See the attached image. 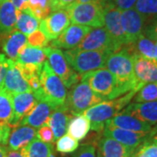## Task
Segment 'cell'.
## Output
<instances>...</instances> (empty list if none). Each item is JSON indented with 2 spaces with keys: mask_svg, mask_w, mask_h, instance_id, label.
Segmentation results:
<instances>
[{
  "mask_svg": "<svg viewBox=\"0 0 157 157\" xmlns=\"http://www.w3.org/2000/svg\"><path fill=\"white\" fill-rule=\"evenodd\" d=\"M106 67L115 78L118 97L132 90H140L134 72L133 56L127 48L112 52L107 58Z\"/></svg>",
  "mask_w": 157,
  "mask_h": 157,
  "instance_id": "6da1fadb",
  "label": "cell"
},
{
  "mask_svg": "<svg viewBox=\"0 0 157 157\" xmlns=\"http://www.w3.org/2000/svg\"><path fill=\"white\" fill-rule=\"evenodd\" d=\"M137 92V90H132L115 99L101 101L85 110L81 114L89 120L91 128L97 133H101L103 131L107 121L127 107L134 99Z\"/></svg>",
  "mask_w": 157,
  "mask_h": 157,
  "instance_id": "7a4b0ae2",
  "label": "cell"
},
{
  "mask_svg": "<svg viewBox=\"0 0 157 157\" xmlns=\"http://www.w3.org/2000/svg\"><path fill=\"white\" fill-rule=\"evenodd\" d=\"M67 61L73 70L82 75L104 67L111 52L107 51H83L73 48L63 52Z\"/></svg>",
  "mask_w": 157,
  "mask_h": 157,
  "instance_id": "3957f363",
  "label": "cell"
},
{
  "mask_svg": "<svg viewBox=\"0 0 157 157\" xmlns=\"http://www.w3.org/2000/svg\"><path fill=\"white\" fill-rule=\"evenodd\" d=\"M101 101L104 100L93 91L88 83L80 80L79 83L73 85L67 94L64 106L73 116H76Z\"/></svg>",
  "mask_w": 157,
  "mask_h": 157,
  "instance_id": "277c9868",
  "label": "cell"
},
{
  "mask_svg": "<svg viewBox=\"0 0 157 157\" xmlns=\"http://www.w3.org/2000/svg\"><path fill=\"white\" fill-rule=\"evenodd\" d=\"M40 84L43 93L41 100L50 102L55 107H60L65 104L67 94V87L60 78L52 71L46 60L44 62L40 73Z\"/></svg>",
  "mask_w": 157,
  "mask_h": 157,
  "instance_id": "5b68a950",
  "label": "cell"
},
{
  "mask_svg": "<svg viewBox=\"0 0 157 157\" xmlns=\"http://www.w3.org/2000/svg\"><path fill=\"white\" fill-rule=\"evenodd\" d=\"M67 11L73 24L93 28L104 26V8L99 2L75 3Z\"/></svg>",
  "mask_w": 157,
  "mask_h": 157,
  "instance_id": "8992f818",
  "label": "cell"
},
{
  "mask_svg": "<svg viewBox=\"0 0 157 157\" xmlns=\"http://www.w3.org/2000/svg\"><path fill=\"white\" fill-rule=\"evenodd\" d=\"M80 80L87 82L93 91L104 101L118 98L116 81L107 68H100L82 74Z\"/></svg>",
  "mask_w": 157,
  "mask_h": 157,
  "instance_id": "52a82bcc",
  "label": "cell"
},
{
  "mask_svg": "<svg viewBox=\"0 0 157 157\" xmlns=\"http://www.w3.org/2000/svg\"><path fill=\"white\" fill-rule=\"evenodd\" d=\"M44 51L51 68L60 78L66 87L71 88L73 85L78 83L81 75L70 67L60 49L46 46L44 48Z\"/></svg>",
  "mask_w": 157,
  "mask_h": 157,
  "instance_id": "ba28073f",
  "label": "cell"
},
{
  "mask_svg": "<svg viewBox=\"0 0 157 157\" xmlns=\"http://www.w3.org/2000/svg\"><path fill=\"white\" fill-rule=\"evenodd\" d=\"M104 25L113 39L117 50L127 45L121 25V11L114 5L113 0H108L104 5Z\"/></svg>",
  "mask_w": 157,
  "mask_h": 157,
  "instance_id": "9c48e42d",
  "label": "cell"
},
{
  "mask_svg": "<svg viewBox=\"0 0 157 157\" xmlns=\"http://www.w3.org/2000/svg\"><path fill=\"white\" fill-rule=\"evenodd\" d=\"M75 48L83 51H107L111 53L118 51L105 27L92 29Z\"/></svg>",
  "mask_w": 157,
  "mask_h": 157,
  "instance_id": "30bf717a",
  "label": "cell"
},
{
  "mask_svg": "<svg viewBox=\"0 0 157 157\" xmlns=\"http://www.w3.org/2000/svg\"><path fill=\"white\" fill-rule=\"evenodd\" d=\"M70 17L67 10L52 11L47 17L40 20L39 30L49 40L57 39L70 25Z\"/></svg>",
  "mask_w": 157,
  "mask_h": 157,
  "instance_id": "8fae6325",
  "label": "cell"
},
{
  "mask_svg": "<svg viewBox=\"0 0 157 157\" xmlns=\"http://www.w3.org/2000/svg\"><path fill=\"white\" fill-rule=\"evenodd\" d=\"M144 24V17L135 8L121 11V25L127 45L135 43L140 35L143 33Z\"/></svg>",
  "mask_w": 157,
  "mask_h": 157,
  "instance_id": "7c38bea8",
  "label": "cell"
},
{
  "mask_svg": "<svg viewBox=\"0 0 157 157\" xmlns=\"http://www.w3.org/2000/svg\"><path fill=\"white\" fill-rule=\"evenodd\" d=\"M12 97L13 116L9 125L11 128L17 127L20 121L26 117L38 103V99L33 92H25L17 94Z\"/></svg>",
  "mask_w": 157,
  "mask_h": 157,
  "instance_id": "4fadbf2b",
  "label": "cell"
},
{
  "mask_svg": "<svg viewBox=\"0 0 157 157\" xmlns=\"http://www.w3.org/2000/svg\"><path fill=\"white\" fill-rule=\"evenodd\" d=\"M92 30L89 26L73 24L69 25L57 39H53L50 46L58 49H73L83 40L86 34Z\"/></svg>",
  "mask_w": 157,
  "mask_h": 157,
  "instance_id": "5bb4252c",
  "label": "cell"
},
{
  "mask_svg": "<svg viewBox=\"0 0 157 157\" xmlns=\"http://www.w3.org/2000/svg\"><path fill=\"white\" fill-rule=\"evenodd\" d=\"M132 56L138 87L140 89L144 85L157 81V62L138 54H133Z\"/></svg>",
  "mask_w": 157,
  "mask_h": 157,
  "instance_id": "9a60e30c",
  "label": "cell"
},
{
  "mask_svg": "<svg viewBox=\"0 0 157 157\" xmlns=\"http://www.w3.org/2000/svg\"><path fill=\"white\" fill-rule=\"evenodd\" d=\"M103 135L112 138L130 149L135 150L141 143L146 140L147 134L135 133L110 125H105L103 129Z\"/></svg>",
  "mask_w": 157,
  "mask_h": 157,
  "instance_id": "2e32d148",
  "label": "cell"
},
{
  "mask_svg": "<svg viewBox=\"0 0 157 157\" xmlns=\"http://www.w3.org/2000/svg\"><path fill=\"white\" fill-rule=\"evenodd\" d=\"M11 95H15L25 92H33L26 79L24 78L15 61L10 59L3 88Z\"/></svg>",
  "mask_w": 157,
  "mask_h": 157,
  "instance_id": "e0dca14e",
  "label": "cell"
},
{
  "mask_svg": "<svg viewBox=\"0 0 157 157\" xmlns=\"http://www.w3.org/2000/svg\"><path fill=\"white\" fill-rule=\"evenodd\" d=\"M0 43L2 50L9 59L16 61L20 51L27 44V37L14 29L6 34L0 35Z\"/></svg>",
  "mask_w": 157,
  "mask_h": 157,
  "instance_id": "ac0fdd59",
  "label": "cell"
},
{
  "mask_svg": "<svg viewBox=\"0 0 157 157\" xmlns=\"http://www.w3.org/2000/svg\"><path fill=\"white\" fill-rule=\"evenodd\" d=\"M121 112L131 114L152 127L157 124V101L129 103Z\"/></svg>",
  "mask_w": 157,
  "mask_h": 157,
  "instance_id": "d6986e66",
  "label": "cell"
},
{
  "mask_svg": "<svg viewBox=\"0 0 157 157\" xmlns=\"http://www.w3.org/2000/svg\"><path fill=\"white\" fill-rule=\"evenodd\" d=\"M105 125H110L140 134H148L152 128V126L149 124L141 121L131 114L122 112H120L115 116L109 119Z\"/></svg>",
  "mask_w": 157,
  "mask_h": 157,
  "instance_id": "ffe728a7",
  "label": "cell"
},
{
  "mask_svg": "<svg viewBox=\"0 0 157 157\" xmlns=\"http://www.w3.org/2000/svg\"><path fill=\"white\" fill-rule=\"evenodd\" d=\"M55 108L57 107L52 105L48 101L44 100L39 101L33 109L26 117L23 119L18 126L27 125L36 129L39 128L43 125L46 124L51 113L53 112Z\"/></svg>",
  "mask_w": 157,
  "mask_h": 157,
  "instance_id": "44dd1931",
  "label": "cell"
},
{
  "mask_svg": "<svg viewBox=\"0 0 157 157\" xmlns=\"http://www.w3.org/2000/svg\"><path fill=\"white\" fill-rule=\"evenodd\" d=\"M73 114L69 112L64 105L58 107L51 113L46 124L49 126L53 133L54 140H57L59 137L66 134L70 120L73 118Z\"/></svg>",
  "mask_w": 157,
  "mask_h": 157,
  "instance_id": "7402d4cb",
  "label": "cell"
},
{
  "mask_svg": "<svg viewBox=\"0 0 157 157\" xmlns=\"http://www.w3.org/2000/svg\"><path fill=\"white\" fill-rule=\"evenodd\" d=\"M135 151L112 138L104 136L99 141L97 157H134Z\"/></svg>",
  "mask_w": 157,
  "mask_h": 157,
  "instance_id": "603a6c76",
  "label": "cell"
},
{
  "mask_svg": "<svg viewBox=\"0 0 157 157\" xmlns=\"http://www.w3.org/2000/svg\"><path fill=\"white\" fill-rule=\"evenodd\" d=\"M37 138V130L27 125L17 126L11 132L8 140L9 149L20 150Z\"/></svg>",
  "mask_w": 157,
  "mask_h": 157,
  "instance_id": "cb8c5ba5",
  "label": "cell"
},
{
  "mask_svg": "<svg viewBox=\"0 0 157 157\" xmlns=\"http://www.w3.org/2000/svg\"><path fill=\"white\" fill-rule=\"evenodd\" d=\"M17 9L11 0L0 3V35L16 29Z\"/></svg>",
  "mask_w": 157,
  "mask_h": 157,
  "instance_id": "d4e9b609",
  "label": "cell"
},
{
  "mask_svg": "<svg viewBox=\"0 0 157 157\" xmlns=\"http://www.w3.org/2000/svg\"><path fill=\"white\" fill-rule=\"evenodd\" d=\"M39 21L33 15L28 7L17 11V21H16V29L21 32L25 36H28L31 33L38 30L39 26Z\"/></svg>",
  "mask_w": 157,
  "mask_h": 157,
  "instance_id": "484cf974",
  "label": "cell"
},
{
  "mask_svg": "<svg viewBox=\"0 0 157 157\" xmlns=\"http://www.w3.org/2000/svg\"><path fill=\"white\" fill-rule=\"evenodd\" d=\"M46 59L44 49L31 46L28 44L20 51L16 63L22 65H36V66H43Z\"/></svg>",
  "mask_w": 157,
  "mask_h": 157,
  "instance_id": "4316f807",
  "label": "cell"
},
{
  "mask_svg": "<svg viewBox=\"0 0 157 157\" xmlns=\"http://www.w3.org/2000/svg\"><path fill=\"white\" fill-rule=\"evenodd\" d=\"M155 40H153L147 35L142 33L135 43L125 46V48H127L132 55L138 54L147 59H155Z\"/></svg>",
  "mask_w": 157,
  "mask_h": 157,
  "instance_id": "83f0119b",
  "label": "cell"
},
{
  "mask_svg": "<svg viewBox=\"0 0 157 157\" xmlns=\"http://www.w3.org/2000/svg\"><path fill=\"white\" fill-rule=\"evenodd\" d=\"M19 151L25 157H55L52 143L43 142L37 138Z\"/></svg>",
  "mask_w": 157,
  "mask_h": 157,
  "instance_id": "f1b7e54d",
  "label": "cell"
},
{
  "mask_svg": "<svg viewBox=\"0 0 157 157\" xmlns=\"http://www.w3.org/2000/svg\"><path fill=\"white\" fill-rule=\"evenodd\" d=\"M91 129L89 120L83 114H78L72 118L67 127V134L75 140H81L86 137Z\"/></svg>",
  "mask_w": 157,
  "mask_h": 157,
  "instance_id": "f546056e",
  "label": "cell"
},
{
  "mask_svg": "<svg viewBox=\"0 0 157 157\" xmlns=\"http://www.w3.org/2000/svg\"><path fill=\"white\" fill-rule=\"evenodd\" d=\"M12 116V97L4 89H0V125L10 123Z\"/></svg>",
  "mask_w": 157,
  "mask_h": 157,
  "instance_id": "4dcf8cb0",
  "label": "cell"
},
{
  "mask_svg": "<svg viewBox=\"0 0 157 157\" xmlns=\"http://www.w3.org/2000/svg\"><path fill=\"white\" fill-rule=\"evenodd\" d=\"M134 7L144 17L145 22L157 19V0H137Z\"/></svg>",
  "mask_w": 157,
  "mask_h": 157,
  "instance_id": "1f68e13d",
  "label": "cell"
},
{
  "mask_svg": "<svg viewBox=\"0 0 157 157\" xmlns=\"http://www.w3.org/2000/svg\"><path fill=\"white\" fill-rule=\"evenodd\" d=\"M135 102L157 101V81L144 85L134 97Z\"/></svg>",
  "mask_w": 157,
  "mask_h": 157,
  "instance_id": "d6a6232c",
  "label": "cell"
},
{
  "mask_svg": "<svg viewBox=\"0 0 157 157\" xmlns=\"http://www.w3.org/2000/svg\"><path fill=\"white\" fill-rule=\"evenodd\" d=\"M78 147V140H75L71 135H62L56 140V150L62 154H70Z\"/></svg>",
  "mask_w": 157,
  "mask_h": 157,
  "instance_id": "836d02e7",
  "label": "cell"
},
{
  "mask_svg": "<svg viewBox=\"0 0 157 157\" xmlns=\"http://www.w3.org/2000/svg\"><path fill=\"white\" fill-rule=\"evenodd\" d=\"M134 157H157V144L146 139L135 149Z\"/></svg>",
  "mask_w": 157,
  "mask_h": 157,
  "instance_id": "e575fe53",
  "label": "cell"
},
{
  "mask_svg": "<svg viewBox=\"0 0 157 157\" xmlns=\"http://www.w3.org/2000/svg\"><path fill=\"white\" fill-rule=\"evenodd\" d=\"M49 39L46 38L44 33H42L40 30H36L34 33L28 35L27 38V44L33 47H38L44 49L45 47L48 46Z\"/></svg>",
  "mask_w": 157,
  "mask_h": 157,
  "instance_id": "d590c367",
  "label": "cell"
},
{
  "mask_svg": "<svg viewBox=\"0 0 157 157\" xmlns=\"http://www.w3.org/2000/svg\"><path fill=\"white\" fill-rule=\"evenodd\" d=\"M37 139L46 143H52L53 141H55L53 133L47 124L43 125L37 130Z\"/></svg>",
  "mask_w": 157,
  "mask_h": 157,
  "instance_id": "8d00e7d4",
  "label": "cell"
},
{
  "mask_svg": "<svg viewBox=\"0 0 157 157\" xmlns=\"http://www.w3.org/2000/svg\"><path fill=\"white\" fill-rule=\"evenodd\" d=\"M74 157H96L95 145L92 143L81 145Z\"/></svg>",
  "mask_w": 157,
  "mask_h": 157,
  "instance_id": "74e56055",
  "label": "cell"
},
{
  "mask_svg": "<svg viewBox=\"0 0 157 157\" xmlns=\"http://www.w3.org/2000/svg\"><path fill=\"white\" fill-rule=\"evenodd\" d=\"M76 2V0H51V11L57 10H67Z\"/></svg>",
  "mask_w": 157,
  "mask_h": 157,
  "instance_id": "f35d334b",
  "label": "cell"
},
{
  "mask_svg": "<svg viewBox=\"0 0 157 157\" xmlns=\"http://www.w3.org/2000/svg\"><path fill=\"white\" fill-rule=\"evenodd\" d=\"M9 62H10V59L5 54L0 53V89L3 88L4 80L6 78L8 67H9Z\"/></svg>",
  "mask_w": 157,
  "mask_h": 157,
  "instance_id": "ab89813d",
  "label": "cell"
},
{
  "mask_svg": "<svg viewBox=\"0 0 157 157\" xmlns=\"http://www.w3.org/2000/svg\"><path fill=\"white\" fill-rule=\"evenodd\" d=\"M11 132V128L9 124L0 125V145L6 146L8 144Z\"/></svg>",
  "mask_w": 157,
  "mask_h": 157,
  "instance_id": "60d3db41",
  "label": "cell"
},
{
  "mask_svg": "<svg viewBox=\"0 0 157 157\" xmlns=\"http://www.w3.org/2000/svg\"><path fill=\"white\" fill-rule=\"evenodd\" d=\"M143 33L147 35V37H149L153 40H156L157 39V19L154 20L151 22L145 29V31L143 32Z\"/></svg>",
  "mask_w": 157,
  "mask_h": 157,
  "instance_id": "b9f144b4",
  "label": "cell"
},
{
  "mask_svg": "<svg viewBox=\"0 0 157 157\" xmlns=\"http://www.w3.org/2000/svg\"><path fill=\"white\" fill-rule=\"evenodd\" d=\"M114 5L117 6L121 11L134 8L137 0H113Z\"/></svg>",
  "mask_w": 157,
  "mask_h": 157,
  "instance_id": "7bdbcfd3",
  "label": "cell"
},
{
  "mask_svg": "<svg viewBox=\"0 0 157 157\" xmlns=\"http://www.w3.org/2000/svg\"><path fill=\"white\" fill-rule=\"evenodd\" d=\"M11 1L17 11H20L27 7L29 0H11Z\"/></svg>",
  "mask_w": 157,
  "mask_h": 157,
  "instance_id": "ee69618b",
  "label": "cell"
},
{
  "mask_svg": "<svg viewBox=\"0 0 157 157\" xmlns=\"http://www.w3.org/2000/svg\"><path fill=\"white\" fill-rule=\"evenodd\" d=\"M147 140H150L152 142H155L157 144V124L155 125L154 128H152L151 130L149 131V133L147 134Z\"/></svg>",
  "mask_w": 157,
  "mask_h": 157,
  "instance_id": "f6af8a7d",
  "label": "cell"
},
{
  "mask_svg": "<svg viewBox=\"0 0 157 157\" xmlns=\"http://www.w3.org/2000/svg\"><path fill=\"white\" fill-rule=\"evenodd\" d=\"M7 157H25L19 150H11L8 148Z\"/></svg>",
  "mask_w": 157,
  "mask_h": 157,
  "instance_id": "bcb514c9",
  "label": "cell"
},
{
  "mask_svg": "<svg viewBox=\"0 0 157 157\" xmlns=\"http://www.w3.org/2000/svg\"><path fill=\"white\" fill-rule=\"evenodd\" d=\"M8 148L4 145H0V157H7Z\"/></svg>",
  "mask_w": 157,
  "mask_h": 157,
  "instance_id": "7dc6e473",
  "label": "cell"
},
{
  "mask_svg": "<svg viewBox=\"0 0 157 157\" xmlns=\"http://www.w3.org/2000/svg\"><path fill=\"white\" fill-rule=\"evenodd\" d=\"M154 60L157 62V39L155 42V59H154Z\"/></svg>",
  "mask_w": 157,
  "mask_h": 157,
  "instance_id": "c3c4849f",
  "label": "cell"
},
{
  "mask_svg": "<svg viewBox=\"0 0 157 157\" xmlns=\"http://www.w3.org/2000/svg\"><path fill=\"white\" fill-rule=\"evenodd\" d=\"M4 1H6V0H0V3H1V2H4Z\"/></svg>",
  "mask_w": 157,
  "mask_h": 157,
  "instance_id": "681fc988",
  "label": "cell"
}]
</instances>
